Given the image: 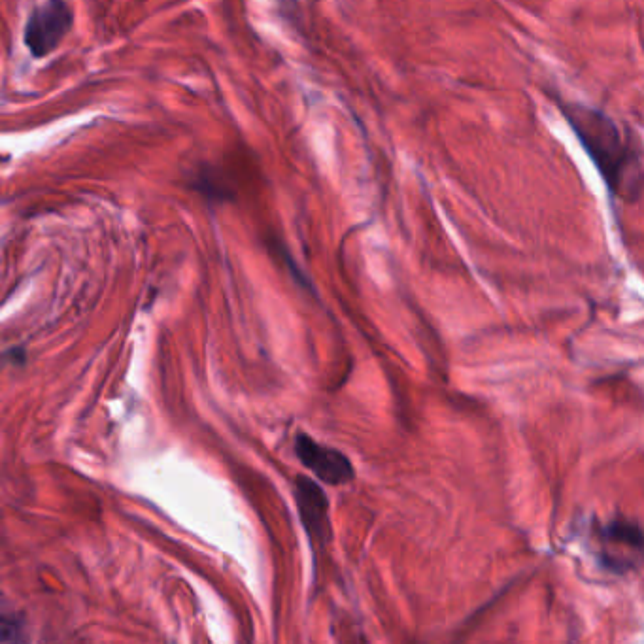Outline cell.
<instances>
[{
	"instance_id": "obj_1",
	"label": "cell",
	"mask_w": 644,
	"mask_h": 644,
	"mask_svg": "<svg viewBox=\"0 0 644 644\" xmlns=\"http://www.w3.org/2000/svg\"><path fill=\"white\" fill-rule=\"evenodd\" d=\"M565 116L609 186L616 193H628L629 187L635 186V176H639V161L618 127L586 106H571Z\"/></svg>"
},
{
	"instance_id": "obj_2",
	"label": "cell",
	"mask_w": 644,
	"mask_h": 644,
	"mask_svg": "<svg viewBox=\"0 0 644 644\" xmlns=\"http://www.w3.org/2000/svg\"><path fill=\"white\" fill-rule=\"evenodd\" d=\"M592 541L599 563L612 573H626L635 567L644 554L643 527L624 518L611 522H595Z\"/></svg>"
},
{
	"instance_id": "obj_3",
	"label": "cell",
	"mask_w": 644,
	"mask_h": 644,
	"mask_svg": "<svg viewBox=\"0 0 644 644\" xmlns=\"http://www.w3.org/2000/svg\"><path fill=\"white\" fill-rule=\"evenodd\" d=\"M74 25V12L67 0H46L34 6L23 29L25 48L34 59H44L61 46Z\"/></svg>"
},
{
	"instance_id": "obj_4",
	"label": "cell",
	"mask_w": 644,
	"mask_h": 644,
	"mask_svg": "<svg viewBox=\"0 0 644 644\" xmlns=\"http://www.w3.org/2000/svg\"><path fill=\"white\" fill-rule=\"evenodd\" d=\"M293 450L306 469L312 471L325 484L342 486L352 482L356 476L354 465L346 454H342L337 448L314 441L306 433H299L295 437Z\"/></svg>"
},
{
	"instance_id": "obj_5",
	"label": "cell",
	"mask_w": 644,
	"mask_h": 644,
	"mask_svg": "<svg viewBox=\"0 0 644 644\" xmlns=\"http://www.w3.org/2000/svg\"><path fill=\"white\" fill-rule=\"evenodd\" d=\"M293 497L308 539L325 546L333 539V527L329 518V499L322 486L308 476H297L293 482Z\"/></svg>"
}]
</instances>
